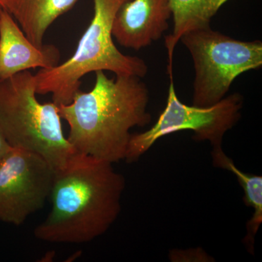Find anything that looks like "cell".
<instances>
[{"mask_svg": "<svg viewBox=\"0 0 262 262\" xmlns=\"http://www.w3.org/2000/svg\"><path fill=\"white\" fill-rule=\"evenodd\" d=\"M94 16L69 59L35 75L37 94L52 95L57 106L67 104L80 90L81 79L91 72L108 71L116 76L145 77L148 67L142 58L125 55L113 41L117 11L129 0H93Z\"/></svg>", "mask_w": 262, "mask_h": 262, "instance_id": "3957f363", "label": "cell"}, {"mask_svg": "<svg viewBox=\"0 0 262 262\" xmlns=\"http://www.w3.org/2000/svg\"><path fill=\"white\" fill-rule=\"evenodd\" d=\"M12 146L10 145L4 133L0 127V160L7 154L8 151L11 149Z\"/></svg>", "mask_w": 262, "mask_h": 262, "instance_id": "5bb4252c", "label": "cell"}, {"mask_svg": "<svg viewBox=\"0 0 262 262\" xmlns=\"http://www.w3.org/2000/svg\"><path fill=\"white\" fill-rule=\"evenodd\" d=\"M55 173L41 155L11 147L0 160V221L20 226L42 209Z\"/></svg>", "mask_w": 262, "mask_h": 262, "instance_id": "52a82bcc", "label": "cell"}, {"mask_svg": "<svg viewBox=\"0 0 262 262\" xmlns=\"http://www.w3.org/2000/svg\"><path fill=\"white\" fill-rule=\"evenodd\" d=\"M170 261H213V258L201 248L173 249L169 253Z\"/></svg>", "mask_w": 262, "mask_h": 262, "instance_id": "4fadbf2b", "label": "cell"}, {"mask_svg": "<svg viewBox=\"0 0 262 262\" xmlns=\"http://www.w3.org/2000/svg\"><path fill=\"white\" fill-rule=\"evenodd\" d=\"M171 16L170 0H129L117 11L113 38L122 47L139 51L161 39Z\"/></svg>", "mask_w": 262, "mask_h": 262, "instance_id": "ba28073f", "label": "cell"}, {"mask_svg": "<svg viewBox=\"0 0 262 262\" xmlns=\"http://www.w3.org/2000/svg\"><path fill=\"white\" fill-rule=\"evenodd\" d=\"M213 166L228 170L237 177L244 191V201L246 206L253 208V215L247 223V234L245 243L253 247L254 237L262 222V177L251 175L239 170L234 161L226 155L222 146L211 147Z\"/></svg>", "mask_w": 262, "mask_h": 262, "instance_id": "7c38bea8", "label": "cell"}, {"mask_svg": "<svg viewBox=\"0 0 262 262\" xmlns=\"http://www.w3.org/2000/svg\"><path fill=\"white\" fill-rule=\"evenodd\" d=\"M4 0H0V10L4 9Z\"/></svg>", "mask_w": 262, "mask_h": 262, "instance_id": "9a60e30c", "label": "cell"}, {"mask_svg": "<svg viewBox=\"0 0 262 262\" xmlns=\"http://www.w3.org/2000/svg\"><path fill=\"white\" fill-rule=\"evenodd\" d=\"M166 106L149 130L131 134L125 159L138 161L156 141L164 136L182 130L194 133L195 141H208L211 147L222 146L225 135L237 125L241 117L244 96L239 93L226 96L210 107L188 106L176 94L173 77H170Z\"/></svg>", "mask_w": 262, "mask_h": 262, "instance_id": "8992f818", "label": "cell"}, {"mask_svg": "<svg viewBox=\"0 0 262 262\" xmlns=\"http://www.w3.org/2000/svg\"><path fill=\"white\" fill-rule=\"evenodd\" d=\"M36 89L29 70L0 81V127L12 147L41 155L56 171L77 151L63 134L58 106L39 102Z\"/></svg>", "mask_w": 262, "mask_h": 262, "instance_id": "277c9868", "label": "cell"}, {"mask_svg": "<svg viewBox=\"0 0 262 262\" xmlns=\"http://www.w3.org/2000/svg\"><path fill=\"white\" fill-rule=\"evenodd\" d=\"M78 0H4V10L15 19L27 38L42 48L52 24L70 11Z\"/></svg>", "mask_w": 262, "mask_h": 262, "instance_id": "30bf717a", "label": "cell"}, {"mask_svg": "<svg viewBox=\"0 0 262 262\" xmlns=\"http://www.w3.org/2000/svg\"><path fill=\"white\" fill-rule=\"evenodd\" d=\"M180 41L194 64V106L210 107L220 102L239 75L262 66L259 40H237L208 27L184 33Z\"/></svg>", "mask_w": 262, "mask_h": 262, "instance_id": "5b68a950", "label": "cell"}, {"mask_svg": "<svg viewBox=\"0 0 262 262\" xmlns=\"http://www.w3.org/2000/svg\"><path fill=\"white\" fill-rule=\"evenodd\" d=\"M89 92L79 91L58 106L70 127L67 139L76 151L112 163L125 159L131 129L151 121L149 89L141 78L120 75L110 79L97 71Z\"/></svg>", "mask_w": 262, "mask_h": 262, "instance_id": "7a4b0ae2", "label": "cell"}, {"mask_svg": "<svg viewBox=\"0 0 262 262\" xmlns=\"http://www.w3.org/2000/svg\"><path fill=\"white\" fill-rule=\"evenodd\" d=\"M125 185L113 163L77 151L55 173L51 210L34 236L55 244H85L102 236L120 215Z\"/></svg>", "mask_w": 262, "mask_h": 262, "instance_id": "6da1fadb", "label": "cell"}, {"mask_svg": "<svg viewBox=\"0 0 262 262\" xmlns=\"http://www.w3.org/2000/svg\"><path fill=\"white\" fill-rule=\"evenodd\" d=\"M229 0H170L173 31L165 38L168 52V74L173 76L174 50L184 33L211 27V19Z\"/></svg>", "mask_w": 262, "mask_h": 262, "instance_id": "8fae6325", "label": "cell"}, {"mask_svg": "<svg viewBox=\"0 0 262 262\" xmlns=\"http://www.w3.org/2000/svg\"><path fill=\"white\" fill-rule=\"evenodd\" d=\"M59 50L53 45L37 48L15 19L0 10V81L31 69H51L59 64Z\"/></svg>", "mask_w": 262, "mask_h": 262, "instance_id": "9c48e42d", "label": "cell"}]
</instances>
